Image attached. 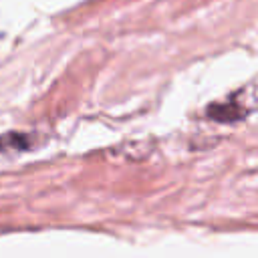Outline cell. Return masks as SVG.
<instances>
[{"label":"cell","instance_id":"6da1fadb","mask_svg":"<svg viewBox=\"0 0 258 258\" xmlns=\"http://www.w3.org/2000/svg\"><path fill=\"white\" fill-rule=\"evenodd\" d=\"M208 115L220 123H232L246 115L244 105L238 103V99H230L226 103H214L208 107Z\"/></svg>","mask_w":258,"mask_h":258},{"label":"cell","instance_id":"7a4b0ae2","mask_svg":"<svg viewBox=\"0 0 258 258\" xmlns=\"http://www.w3.org/2000/svg\"><path fill=\"white\" fill-rule=\"evenodd\" d=\"M32 135L28 133H6L0 137V149L2 151H24L32 147Z\"/></svg>","mask_w":258,"mask_h":258}]
</instances>
